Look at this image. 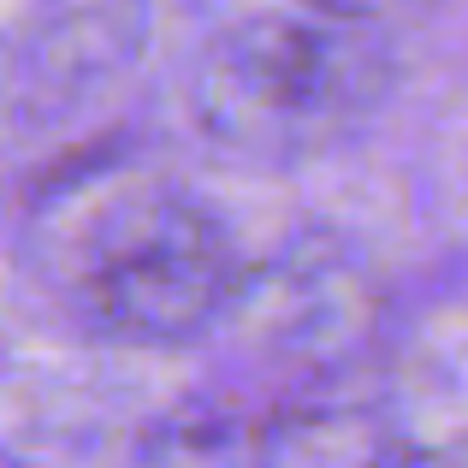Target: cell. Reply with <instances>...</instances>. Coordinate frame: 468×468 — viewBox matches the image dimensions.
<instances>
[{"instance_id":"cell-1","label":"cell","mask_w":468,"mask_h":468,"mask_svg":"<svg viewBox=\"0 0 468 468\" xmlns=\"http://www.w3.org/2000/svg\"><path fill=\"white\" fill-rule=\"evenodd\" d=\"M36 261L54 303L95 338L184 344L238 297V250L219 214L172 172L131 154H90L48 184Z\"/></svg>"},{"instance_id":"cell-5","label":"cell","mask_w":468,"mask_h":468,"mask_svg":"<svg viewBox=\"0 0 468 468\" xmlns=\"http://www.w3.org/2000/svg\"><path fill=\"white\" fill-rule=\"evenodd\" d=\"M291 6H309V12H326V18H344V24H379L403 18V12H421V0H291Z\"/></svg>"},{"instance_id":"cell-7","label":"cell","mask_w":468,"mask_h":468,"mask_svg":"<svg viewBox=\"0 0 468 468\" xmlns=\"http://www.w3.org/2000/svg\"><path fill=\"white\" fill-rule=\"evenodd\" d=\"M0 468H18V463H12V457H0Z\"/></svg>"},{"instance_id":"cell-3","label":"cell","mask_w":468,"mask_h":468,"mask_svg":"<svg viewBox=\"0 0 468 468\" xmlns=\"http://www.w3.org/2000/svg\"><path fill=\"white\" fill-rule=\"evenodd\" d=\"M255 468H445V445L374 403H297L261 427Z\"/></svg>"},{"instance_id":"cell-2","label":"cell","mask_w":468,"mask_h":468,"mask_svg":"<svg viewBox=\"0 0 468 468\" xmlns=\"http://www.w3.org/2000/svg\"><path fill=\"white\" fill-rule=\"evenodd\" d=\"M379 83L374 30L279 0L207 36L190 78L196 119L231 149L291 154L350 125Z\"/></svg>"},{"instance_id":"cell-4","label":"cell","mask_w":468,"mask_h":468,"mask_svg":"<svg viewBox=\"0 0 468 468\" xmlns=\"http://www.w3.org/2000/svg\"><path fill=\"white\" fill-rule=\"evenodd\" d=\"M255 439L261 427L226 403H184L137 439L125 468H255Z\"/></svg>"},{"instance_id":"cell-6","label":"cell","mask_w":468,"mask_h":468,"mask_svg":"<svg viewBox=\"0 0 468 468\" xmlns=\"http://www.w3.org/2000/svg\"><path fill=\"white\" fill-rule=\"evenodd\" d=\"M445 445V468H468V439H439Z\"/></svg>"}]
</instances>
